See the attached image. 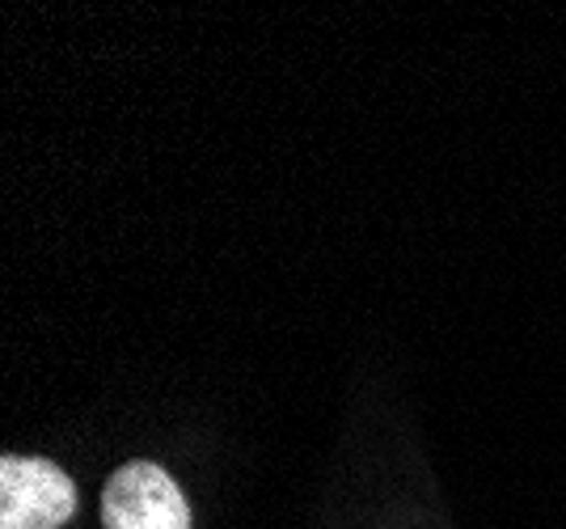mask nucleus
<instances>
[{"mask_svg":"<svg viewBox=\"0 0 566 529\" xmlns=\"http://www.w3.org/2000/svg\"><path fill=\"white\" fill-rule=\"evenodd\" d=\"M106 529H190V505L182 487L157 461L118 466L102 491Z\"/></svg>","mask_w":566,"mask_h":529,"instance_id":"obj_2","label":"nucleus"},{"mask_svg":"<svg viewBox=\"0 0 566 529\" xmlns=\"http://www.w3.org/2000/svg\"><path fill=\"white\" fill-rule=\"evenodd\" d=\"M76 512V483L48 457H0V529H60Z\"/></svg>","mask_w":566,"mask_h":529,"instance_id":"obj_1","label":"nucleus"}]
</instances>
